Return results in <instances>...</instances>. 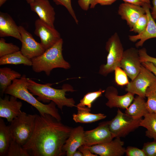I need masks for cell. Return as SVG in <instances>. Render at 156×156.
<instances>
[{
    "instance_id": "obj_1",
    "label": "cell",
    "mask_w": 156,
    "mask_h": 156,
    "mask_svg": "<svg viewBox=\"0 0 156 156\" xmlns=\"http://www.w3.org/2000/svg\"><path fill=\"white\" fill-rule=\"evenodd\" d=\"M33 133L23 147L31 156H61L72 128L51 115L36 114Z\"/></svg>"
},
{
    "instance_id": "obj_2",
    "label": "cell",
    "mask_w": 156,
    "mask_h": 156,
    "mask_svg": "<svg viewBox=\"0 0 156 156\" xmlns=\"http://www.w3.org/2000/svg\"><path fill=\"white\" fill-rule=\"evenodd\" d=\"M27 81L29 90L34 95L37 96V99L39 101L44 103L53 101L62 111L64 106L76 107L73 99L67 98L65 96L66 92L75 91L71 85L65 84L61 89H58L52 87L51 83L40 84L28 78Z\"/></svg>"
},
{
    "instance_id": "obj_3",
    "label": "cell",
    "mask_w": 156,
    "mask_h": 156,
    "mask_svg": "<svg viewBox=\"0 0 156 156\" xmlns=\"http://www.w3.org/2000/svg\"><path fill=\"white\" fill-rule=\"evenodd\" d=\"M27 79L26 75H23L20 78L14 79L7 88L5 94L14 96L27 102L36 108L40 115L49 114L61 121V117L55 103L51 101L48 104H44L36 99L28 89Z\"/></svg>"
},
{
    "instance_id": "obj_4",
    "label": "cell",
    "mask_w": 156,
    "mask_h": 156,
    "mask_svg": "<svg viewBox=\"0 0 156 156\" xmlns=\"http://www.w3.org/2000/svg\"><path fill=\"white\" fill-rule=\"evenodd\" d=\"M63 43V40L61 38L41 55L31 59L33 70L37 73L44 72L49 76L54 68L69 69L70 65L64 59L62 55Z\"/></svg>"
},
{
    "instance_id": "obj_5",
    "label": "cell",
    "mask_w": 156,
    "mask_h": 156,
    "mask_svg": "<svg viewBox=\"0 0 156 156\" xmlns=\"http://www.w3.org/2000/svg\"><path fill=\"white\" fill-rule=\"evenodd\" d=\"M36 116L21 111L9 125L12 138L23 146L28 142L33 133Z\"/></svg>"
},
{
    "instance_id": "obj_6",
    "label": "cell",
    "mask_w": 156,
    "mask_h": 156,
    "mask_svg": "<svg viewBox=\"0 0 156 156\" xmlns=\"http://www.w3.org/2000/svg\"><path fill=\"white\" fill-rule=\"evenodd\" d=\"M105 49L108 52L107 62L100 67L99 73L104 76L114 71L120 64L124 52L123 48L118 34L115 33L106 42Z\"/></svg>"
},
{
    "instance_id": "obj_7",
    "label": "cell",
    "mask_w": 156,
    "mask_h": 156,
    "mask_svg": "<svg viewBox=\"0 0 156 156\" xmlns=\"http://www.w3.org/2000/svg\"><path fill=\"white\" fill-rule=\"evenodd\" d=\"M141 119H134L118 108L115 117L108 121L109 127L114 138L125 137L140 127Z\"/></svg>"
},
{
    "instance_id": "obj_8",
    "label": "cell",
    "mask_w": 156,
    "mask_h": 156,
    "mask_svg": "<svg viewBox=\"0 0 156 156\" xmlns=\"http://www.w3.org/2000/svg\"><path fill=\"white\" fill-rule=\"evenodd\" d=\"M155 81V75L142 64L139 74L126 86L125 91L145 98L146 89Z\"/></svg>"
},
{
    "instance_id": "obj_9",
    "label": "cell",
    "mask_w": 156,
    "mask_h": 156,
    "mask_svg": "<svg viewBox=\"0 0 156 156\" xmlns=\"http://www.w3.org/2000/svg\"><path fill=\"white\" fill-rule=\"evenodd\" d=\"M34 34L39 37L40 43L45 50L50 48L61 38L60 33L55 28L39 18L35 23Z\"/></svg>"
},
{
    "instance_id": "obj_10",
    "label": "cell",
    "mask_w": 156,
    "mask_h": 156,
    "mask_svg": "<svg viewBox=\"0 0 156 156\" xmlns=\"http://www.w3.org/2000/svg\"><path fill=\"white\" fill-rule=\"evenodd\" d=\"M142 65L138 50L131 47L124 51L120 61V67L131 80L139 74Z\"/></svg>"
},
{
    "instance_id": "obj_11",
    "label": "cell",
    "mask_w": 156,
    "mask_h": 156,
    "mask_svg": "<svg viewBox=\"0 0 156 156\" xmlns=\"http://www.w3.org/2000/svg\"><path fill=\"white\" fill-rule=\"evenodd\" d=\"M85 144L88 147L109 142L114 138L110 132L108 121L99 124L96 128L84 132Z\"/></svg>"
},
{
    "instance_id": "obj_12",
    "label": "cell",
    "mask_w": 156,
    "mask_h": 156,
    "mask_svg": "<svg viewBox=\"0 0 156 156\" xmlns=\"http://www.w3.org/2000/svg\"><path fill=\"white\" fill-rule=\"evenodd\" d=\"M19 29L22 38L20 51L22 54L31 60L42 54L45 50L41 43L37 42L23 27L19 26Z\"/></svg>"
},
{
    "instance_id": "obj_13",
    "label": "cell",
    "mask_w": 156,
    "mask_h": 156,
    "mask_svg": "<svg viewBox=\"0 0 156 156\" xmlns=\"http://www.w3.org/2000/svg\"><path fill=\"white\" fill-rule=\"evenodd\" d=\"M124 144L120 138L117 137L107 142L87 147L92 153L100 156H122L125 153Z\"/></svg>"
},
{
    "instance_id": "obj_14",
    "label": "cell",
    "mask_w": 156,
    "mask_h": 156,
    "mask_svg": "<svg viewBox=\"0 0 156 156\" xmlns=\"http://www.w3.org/2000/svg\"><path fill=\"white\" fill-rule=\"evenodd\" d=\"M105 92V96L108 100L105 105L110 108L117 107L126 109L134 98V94L130 92L119 95L117 89L113 86L108 87Z\"/></svg>"
},
{
    "instance_id": "obj_15",
    "label": "cell",
    "mask_w": 156,
    "mask_h": 156,
    "mask_svg": "<svg viewBox=\"0 0 156 156\" xmlns=\"http://www.w3.org/2000/svg\"><path fill=\"white\" fill-rule=\"evenodd\" d=\"M12 95H6L0 98V117L5 118L11 122L21 113L22 103Z\"/></svg>"
},
{
    "instance_id": "obj_16",
    "label": "cell",
    "mask_w": 156,
    "mask_h": 156,
    "mask_svg": "<svg viewBox=\"0 0 156 156\" xmlns=\"http://www.w3.org/2000/svg\"><path fill=\"white\" fill-rule=\"evenodd\" d=\"M142 7L145 9L147 16L148 23L146 28L141 33L135 35L129 36V39L131 41L135 42L138 40L135 45L136 47L142 46L144 42L150 39L156 38V23L152 17L150 9H152L150 4L144 3Z\"/></svg>"
},
{
    "instance_id": "obj_17",
    "label": "cell",
    "mask_w": 156,
    "mask_h": 156,
    "mask_svg": "<svg viewBox=\"0 0 156 156\" xmlns=\"http://www.w3.org/2000/svg\"><path fill=\"white\" fill-rule=\"evenodd\" d=\"M29 5L31 10L37 14L40 19L54 27L55 13L48 0H34Z\"/></svg>"
},
{
    "instance_id": "obj_18",
    "label": "cell",
    "mask_w": 156,
    "mask_h": 156,
    "mask_svg": "<svg viewBox=\"0 0 156 156\" xmlns=\"http://www.w3.org/2000/svg\"><path fill=\"white\" fill-rule=\"evenodd\" d=\"M84 132L81 126L72 128L62 148L67 156H73L80 147L84 145Z\"/></svg>"
},
{
    "instance_id": "obj_19",
    "label": "cell",
    "mask_w": 156,
    "mask_h": 156,
    "mask_svg": "<svg viewBox=\"0 0 156 156\" xmlns=\"http://www.w3.org/2000/svg\"><path fill=\"white\" fill-rule=\"evenodd\" d=\"M118 13L131 28L140 17L145 14V11L142 6L125 2L120 5Z\"/></svg>"
},
{
    "instance_id": "obj_20",
    "label": "cell",
    "mask_w": 156,
    "mask_h": 156,
    "mask_svg": "<svg viewBox=\"0 0 156 156\" xmlns=\"http://www.w3.org/2000/svg\"><path fill=\"white\" fill-rule=\"evenodd\" d=\"M11 36L21 41L22 38L18 26L8 13L0 12V37Z\"/></svg>"
},
{
    "instance_id": "obj_21",
    "label": "cell",
    "mask_w": 156,
    "mask_h": 156,
    "mask_svg": "<svg viewBox=\"0 0 156 156\" xmlns=\"http://www.w3.org/2000/svg\"><path fill=\"white\" fill-rule=\"evenodd\" d=\"M144 98L137 96L134 98L133 102L126 109L125 113L135 119H142L149 113Z\"/></svg>"
},
{
    "instance_id": "obj_22",
    "label": "cell",
    "mask_w": 156,
    "mask_h": 156,
    "mask_svg": "<svg viewBox=\"0 0 156 156\" xmlns=\"http://www.w3.org/2000/svg\"><path fill=\"white\" fill-rule=\"evenodd\" d=\"M76 107L77 112L73 114L72 116L73 120L76 123H91L105 119L107 117L104 114L101 113H91L90 112V109L87 107Z\"/></svg>"
},
{
    "instance_id": "obj_23",
    "label": "cell",
    "mask_w": 156,
    "mask_h": 156,
    "mask_svg": "<svg viewBox=\"0 0 156 156\" xmlns=\"http://www.w3.org/2000/svg\"><path fill=\"white\" fill-rule=\"evenodd\" d=\"M22 76L18 72L8 67L0 68V91L2 96L5 94L7 88L16 79L20 78Z\"/></svg>"
},
{
    "instance_id": "obj_24",
    "label": "cell",
    "mask_w": 156,
    "mask_h": 156,
    "mask_svg": "<svg viewBox=\"0 0 156 156\" xmlns=\"http://www.w3.org/2000/svg\"><path fill=\"white\" fill-rule=\"evenodd\" d=\"M10 64H23L25 66H32L31 60L24 55L20 50L0 57L1 65Z\"/></svg>"
},
{
    "instance_id": "obj_25",
    "label": "cell",
    "mask_w": 156,
    "mask_h": 156,
    "mask_svg": "<svg viewBox=\"0 0 156 156\" xmlns=\"http://www.w3.org/2000/svg\"><path fill=\"white\" fill-rule=\"evenodd\" d=\"M12 139L9 126L0 118V156H6Z\"/></svg>"
},
{
    "instance_id": "obj_26",
    "label": "cell",
    "mask_w": 156,
    "mask_h": 156,
    "mask_svg": "<svg viewBox=\"0 0 156 156\" xmlns=\"http://www.w3.org/2000/svg\"><path fill=\"white\" fill-rule=\"evenodd\" d=\"M144 118L141 120L140 126L146 129V136L156 141V114L148 113Z\"/></svg>"
},
{
    "instance_id": "obj_27",
    "label": "cell",
    "mask_w": 156,
    "mask_h": 156,
    "mask_svg": "<svg viewBox=\"0 0 156 156\" xmlns=\"http://www.w3.org/2000/svg\"><path fill=\"white\" fill-rule=\"evenodd\" d=\"M145 97L147 98L146 105L149 113L156 114V81L147 88Z\"/></svg>"
},
{
    "instance_id": "obj_28",
    "label": "cell",
    "mask_w": 156,
    "mask_h": 156,
    "mask_svg": "<svg viewBox=\"0 0 156 156\" xmlns=\"http://www.w3.org/2000/svg\"><path fill=\"white\" fill-rule=\"evenodd\" d=\"M105 91V90L100 89L97 91L87 93L80 100V102L76 105V107H87L91 109L92 103L98 98L101 96Z\"/></svg>"
},
{
    "instance_id": "obj_29",
    "label": "cell",
    "mask_w": 156,
    "mask_h": 156,
    "mask_svg": "<svg viewBox=\"0 0 156 156\" xmlns=\"http://www.w3.org/2000/svg\"><path fill=\"white\" fill-rule=\"evenodd\" d=\"M6 156H30L23 146L11 139Z\"/></svg>"
},
{
    "instance_id": "obj_30",
    "label": "cell",
    "mask_w": 156,
    "mask_h": 156,
    "mask_svg": "<svg viewBox=\"0 0 156 156\" xmlns=\"http://www.w3.org/2000/svg\"><path fill=\"white\" fill-rule=\"evenodd\" d=\"M20 51L19 47L12 43H8L3 38L0 39V57Z\"/></svg>"
},
{
    "instance_id": "obj_31",
    "label": "cell",
    "mask_w": 156,
    "mask_h": 156,
    "mask_svg": "<svg viewBox=\"0 0 156 156\" xmlns=\"http://www.w3.org/2000/svg\"><path fill=\"white\" fill-rule=\"evenodd\" d=\"M115 73V80L116 83L118 85L123 86L127 85L129 82L127 75L125 71L120 66L116 67L114 71Z\"/></svg>"
},
{
    "instance_id": "obj_32",
    "label": "cell",
    "mask_w": 156,
    "mask_h": 156,
    "mask_svg": "<svg viewBox=\"0 0 156 156\" xmlns=\"http://www.w3.org/2000/svg\"><path fill=\"white\" fill-rule=\"evenodd\" d=\"M148 23V19L146 14H143L138 18L133 26L130 28V31L138 34L143 31L146 28Z\"/></svg>"
},
{
    "instance_id": "obj_33",
    "label": "cell",
    "mask_w": 156,
    "mask_h": 156,
    "mask_svg": "<svg viewBox=\"0 0 156 156\" xmlns=\"http://www.w3.org/2000/svg\"><path fill=\"white\" fill-rule=\"evenodd\" d=\"M71 0H53L57 5H61L64 6L74 20L75 23L78 24L79 21L77 18L75 12L71 5Z\"/></svg>"
},
{
    "instance_id": "obj_34",
    "label": "cell",
    "mask_w": 156,
    "mask_h": 156,
    "mask_svg": "<svg viewBox=\"0 0 156 156\" xmlns=\"http://www.w3.org/2000/svg\"><path fill=\"white\" fill-rule=\"evenodd\" d=\"M142 149L146 156H156V141L145 143Z\"/></svg>"
},
{
    "instance_id": "obj_35",
    "label": "cell",
    "mask_w": 156,
    "mask_h": 156,
    "mask_svg": "<svg viewBox=\"0 0 156 156\" xmlns=\"http://www.w3.org/2000/svg\"><path fill=\"white\" fill-rule=\"evenodd\" d=\"M140 60L142 63L149 62L152 63L156 67V58L148 55L145 48H143L138 50Z\"/></svg>"
},
{
    "instance_id": "obj_36",
    "label": "cell",
    "mask_w": 156,
    "mask_h": 156,
    "mask_svg": "<svg viewBox=\"0 0 156 156\" xmlns=\"http://www.w3.org/2000/svg\"><path fill=\"white\" fill-rule=\"evenodd\" d=\"M125 154L127 156H146L142 149L131 146H128L126 148Z\"/></svg>"
},
{
    "instance_id": "obj_37",
    "label": "cell",
    "mask_w": 156,
    "mask_h": 156,
    "mask_svg": "<svg viewBox=\"0 0 156 156\" xmlns=\"http://www.w3.org/2000/svg\"><path fill=\"white\" fill-rule=\"evenodd\" d=\"M95 0H78V4L81 8L84 11H87L90 6V8H94Z\"/></svg>"
},
{
    "instance_id": "obj_38",
    "label": "cell",
    "mask_w": 156,
    "mask_h": 156,
    "mask_svg": "<svg viewBox=\"0 0 156 156\" xmlns=\"http://www.w3.org/2000/svg\"><path fill=\"white\" fill-rule=\"evenodd\" d=\"M82 154L83 156H97V155L92 153L88 147L83 145L78 149Z\"/></svg>"
},
{
    "instance_id": "obj_39",
    "label": "cell",
    "mask_w": 156,
    "mask_h": 156,
    "mask_svg": "<svg viewBox=\"0 0 156 156\" xmlns=\"http://www.w3.org/2000/svg\"><path fill=\"white\" fill-rule=\"evenodd\" d=\"M142 64L151 72L156 77V67L152 63L144 62L142 63Z\"/></svg>"
},
{
    "instance_id": "obj_40",
    "label": "cell",
    "mask_w": 156,
    "mask_h": 156,
    "mask_svg": "<svg viewBox=\"0 0 156 156\" xmlns=\"http://www.w3.org/2000/svg\"><path fill=\"white\" fill-rule=\"evenodd\" d=\"M116 0H95V5L99 4L101 5H110L115 2Z\"/></svg>"
},
{
    "instance_id": "obj_41",
    "label": "cell",
    "mask_w": 156,
    "mask_h": 156,
    "mask_svg": "<svg viewBox=\"0 0 156 156\" xmlns=\"http://www.w3.org/2000/svg\"><path fill=\"white\" fill-rule=\"evenodd\" d=\"M125 2L128 3L142 6L144 3L143 0H122Z\"/></svg>"
},
{
    "instance_id": "obj_42",
    "label": "cell",
    "mask_w": 156,
    "mask_h": 156,
    "mask_svg": "<svg viewBox=\"0 0 156 156\" xmlns=\"http://www.w3.org/2000/svg\"><path fill=\"white\" fill-rule=\"evenodd\" d=\"M153 7L152 8V10L151 12V15L153 18L156 19V0H152Z\"/></svg>"
},
{
    "instance_id": "obj_43",
    "label": "cell",
    "mask_w": 156,
    "mask_h": 156,
    "mask_svg": "<svg viewBox=\"0 0 156 156\" xmlns=\"http://www.w3.org/2000/svg\"><path fill=\"white\" fill-rule=\"evenodd\" d=\"M73 156H83L82 153L79 150L76 151L74 153Z\"/></svg>"
},
{
    "instance_id": "obj_44",
    "label": "cell",
    "mask_w": 156,
    "mask_h": 156,
    "mask_svg": "<svg viewBox=\"0 0 156 156\" xmlns=\"http://www.w3.org/2000/svg\"><path fill=\"white\" fill-rule=\"evenodd\" d=\"M7 0H0V6H1Z\"/></svg>"
},
{
    "instance_id": "obj_45",
    "label": "cell",
    "mask_w": 156,
    "mask_h": 156,
    "mask_svg": "<svg viewBox=\"0 0 156 156\" xmlns=\"http://www.w3.org/2000/svg\"><path fill=\"white\" fill-rule=\"evenodd\" d=\"M29 4L34 1V0H25Z\"/></svg>"
}]
</instances>
